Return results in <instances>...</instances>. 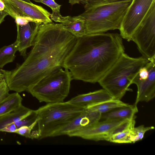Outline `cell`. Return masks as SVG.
<instances>
[{"mask_svg":"<svg viewBox=\"0 0 155 155\" xmlns=\"http://www.w3.org/2000/svg\"><path fill=\"white\" fill-rule=\"evenodd\" d=\"M155 0H132L119 29L122 38L129 41Z\"/></svg>","mask_w":155,"mask_h":155,"instance_id":"obj_9","label":"cell"},{"mask_svg":"<svg viewBox=\"0 0 155 155\" xmlns=\"http://www.w3.org/2000/svg\"><path fill=\"white\" fill-rule=\"evenodd\" d=\"M122 38L117 33L86 34L77 38L63 68L73 79L98 82L124 52Z\"/></svg>","mask_w":155,"mask_h":155,"instance_id":"obj_2","label":"cell"},{"mask_svg":"<svg viewBox=\"0 0 155 155\" xmlns=\"http://www.w3.org/2000/svg\"><path fill=\"white\" fill-rule=\"evenodd\" d=\"M72 80L68 69L59 68L40 80L28 92L40 102H63L69 93Z\"/></svg>","mask_w":155,"mask_h":155,"instance_id":"obj_6","label":"cell"},{"mask_svg":"<svg viewBox=\"0 0 155 155\" xmlns=\"http://www.w3.org/2000/svg\"><path fill=\"white\" fill-rule=\"evenodd\" d=\"M129 104L121 100L112 98L89 106L85 109L103 114Z\"/></svg>","mask_w":155,"mask_h":155,"instance_id":"obj_18","label":"cell"},{"mask_svg":"<svg viewBox=\"0 0 155 155\" xmlns=\"http://www.w3.org/2000/svg\"><path fill=\"white\" fill-rule=\"evenodd\" d=\"M131 40L142 57L149 61L155 60V2L134 32Z\"/></svg>","mask_w":155,"mask_h":155,"instance_id":"obj_7","label":"cell"},{"mask_svg":"<svg viewBox=\"0 0 155 155\" xmlns=\"http://www.w3.org/2000/svg\"><path fill=\"white\" fill-rule=\"evenodd\" d=\"M112 98L108 93L103 89L79 94L68 101L74 105L85 108L89 106Z\"/></svg>","mask_w":155,"mask_h":155,"instance_id":"obj_14","label":"cell"},{"mask_svg":"<svg viewBox=\"0 0 155 155\" xmlns=\"http://www.w3.org/2000/svg\"><path fill=\"white\" fill-rule=\"evenodd\" d=\"M149 61L142 56L130 57L123 53L98 83L112 98L121 100L138 74L140 69Z\"/></svg>","mask_w":155,"mask_h":155,"instance_id":"obj_3","label":"cell"},{"mask_svg":"<svg viewBox=\"0 0 155 155\" xmlns=\"http://www.w3.org/2000/svg\"><path fill=\"white\" fill-rule=\"evenodd\" d=\"M135 124H133L121 131L114 134L110 137L109 141L118 143H131L130 139L131 130Z\"/></svg>","mask_w":155,"mask_h":155,"instance_id":"obj_21","label":"cell"},{"mask_svg":"<svg viewBox=\"0 0 155 155\" xmlns=\"http://www.w3.org/2000/svg\"><path fill=\"white\" fill-rule=\"evenodd\" d=\"M146 65L149 71L147 78L142 80L137 74L132 82V84H135L137 87V96L134 103L136 105L140 102H148L155 96V60L149 61Z\"/></svg>","mask_w":155,"mask_h":155,"instance_id":"obj_11","label":"cell"},{"mask_svg":"<svg viewBox=\"0 0 155 155\" xmlns=\"http://www.w3.org/2000/svg\"><path fill=\"white\" fill-rule=\"evenodd\" d=\"M138 75L142 80H145L149 76V71L146 65L140 69Z\"/></svg>","mask_w":155,"mask_h":155,"instance_id":"obj_29","label":"cell"},{"mask_svg":"<svg viewBox=\"0 0 155 155\" xmlns=\"http://www.w3.org/2000/svg\"><path fill=\"white\" fill-rule=\"evenodd\" d=\"M28 3H31L30 0H21Z\"/></svg>","mask_w":155,"mask_h":155,"instance_id":"obj_36","label":"cell"},{"mask_svg":"<svg viewBox=\"0 0 155 155\" xmlns=\"http://www.w3.org/2000/svg\"><path fill=\"white\" fill-rule=\"evenodd\" d=\"M135 119H113L100 120L70 134L76 137L95 141H109L114 134L121 131L130 125L135 124Z\"/></svg>","mask_w":155,"mask_h":155,"instance_id":"obj_8","label":"cell"},{"mask_svg":"<svg viewBox=\"0 0 155 155\" xmlns=\"http://www.w3.org/2000/svg\"><path fill=\"white\" fill-rule=\"evenodd\" d=\"M138 111L137 105L135 104L132 105L129 104L127 106L102 114L101 120L127 119L133 120L136 118L135 114Z\"/></svg>","mask_w":155,"mask_h":155,"instance_id":"obj_16","label":"cell"},{"mask_svg":"<svg viewBox=\"0 0 155 155\" xmlns=\"http://www.w3.org/2000/svg\"><path fill=\"white\" fill-rule=\"evenodd\" d=\"M5 8V5L2 0H0V11H3Z\"/></svg>","mask_w":155,"mask_h":155,"instance_id":"obj_32","label":"cell"},{"mask_svg":"<svg viewBox=\"0 0 155 155\" xmlns=\"http://www.w3.org/2000/svg\"><path fill=\"white\" fill-rule=\"evenodd\" d=\"M10 91L5 79L0 82V103L9 94Z\"/></svg>","mask_w":155,"mask_h":155,"instance_id":"obj_27","label":"cell"},{"mask_svg":"<svg viewBox=\"0 0 155 155\" xmlns=\"http://www.w3.org/2000/svg\"><path fill=\"white\" fill-rule=\"evenodd\" d=\"M22 98L19 93L10 94L0 103V117L18 108L21 104Z\"/></svg>","mask_w":155,"mask_h":155,"instance_id":"obj_19","label":"cell"},{"mask_svg":"<svg viewBox=\"0 0 155 155\" xmlns=\"http://www.w3.org/2000/svg\"><path fill=\"white\" fill-rule=\"evenodd\" d=\"M17 129L15 123L13 122L6 126L2 130L1 132L14 133Z\"/></svg>","mask_w":155,"mask_h":155,"instance_id":"obj_30","label":"cell"},{"mask_svg":"<svg viewBox=\"0 0 155 155\" xmlns=\"http://www.w3.org/2000/svg\"><path fill=\"white\" fill-rule=\"evenodd\" d=\"M132 0L103 2L85 8L83 13L76 17L85 21L86 35L119 30Z\"/></svg>","mask_w":155,"mask_h":155,"instance_id":"obj_4","label":"cell"},{"mask_svg":"<svg viewBox=\"0 0 155 155\" xmlns=\"http://www.w3.org/2000/svg\"><path fill=\"white\" fill-rule=\"evenodd\" d=\"M153 126L145 127L143 125H141L131 129L130 135V141L131 143L142 140L143 138L144 135L147 131L154 129Z\"/></svg>","mask_w":155,"mask_h":155,"instance_id":"obj_23","label":"cell"},{"mask_svg":"<svg viewBox=\"0 0 155 155\" xmlns=\"http://www.w3.org/2000/svg\"><path fill=\"white\" fill-rule=\"evenodd\" d=\"M37 120V115L36 110H32L26 116L15 123L18 128L22 126H29Z\"/></svg>","mask_w":155,"mask_h":155,"instance_id":"obj_25","label":"cell"},{"mask_svg":"<svg viewBox=\"0 0 155 155\" xmlns=\"http://www.w3.org/2000/svg\"><path fill=\"white\" fill-rule=\"evenodd\" d=\"M125 0H104V2H118L121 1Z\"/></svg>","mask_w":155,"mask_h":155,"instance_id":"obj_33","label":"cell"},{"mask_svg":"<svg viewBox=\"0 0 155 155\" xmlns=\"http://www.w3.org/2000/svg\"><path fill=\"white\" fill-rule=\"evenodd\" d=\"M5 74L0 73V82L3 79H5Z\"/></svg>","mask_w":155,"mask_h":155,"instance_id":"obj_34","label":"cell"},{"mask_svg":"<svg viewBox=\"0 0 155 155\" xmlns=\"http://www.w3.org/2000/svg\"><path fill=\"white\" fill-rule=\"evenodd\" d=\"M15 19L16 25H26L31 21L35 22L31 18L26 17H16Z\"/></svg>","mask_w":155,"mask_h":155,"instance_id":"obj_28","label":"cell"},{"mask_svg":"<svg viewBox=\"0 0 155 155\" xmlns=\"http://www.w3.org/2000/svg\"><path fill=\"white\" fill-rule=\"evenodd\" d=\"M35 2L42 3L49 7L52 10L50 17L51 20L61 23L63 17L60 12L61 5L58 4L54 0H33Z\"/></svg>","mask_w":155,"mask_h":155,"instance_id":"obj_22","label":"cell"},{"mask_svg":"<svg viewBox=\"0 0 155 155\" xmlns=\"http://www.w3.org/2000/svg\"><path fill=\"white\" fill-rule=\"evenodd\" d=\"M4 11L15 19L19 16L29 17L35 22L47 24L52 22L51 14L42 6L21 0H2Z\"/></svg>","mask_w":155,"mask_h":155,"instance_id":"obj_10","label":"cell"},{"mask_svg":"<svg viewBox=\"0 0 155 155\" xmlns=\"http://www.w3.org/2000/svg\"><path fill=\"white\" fill-rule=\"evenodd\" d=\"M61 23L66 31L77 38L86 35L85 22L83 19L76 16H63Z\"/></svg>","mask_w":155,"mask_h":155,"instance_id":"obj_15","label":"cell"},{"mask_svg":"<svg viewBox=\"0 0 155 155\" xmlns=\"http://www.w3.org/2000/svg\"><path fill=\"white\" fill-rule=\"evenodd\" d=\"M8 15L5 11H0V24L3 22L5 17Z\"/></svg>","mask_w":155,"mask_h":155,"instance_id":"obj_31","label":"cell"},{"mask_svg":"<svg viewBox=\"0 0 155 155\" xmlns=\"http://www.w3.org/2000/svg\"><path fill=\"white\" fill-rule=\"evenodd\" d=\"M41 22H30L26 25H16L18 51L20 55L26 58L28 48L33 46Z\"/></svg>","mask_w":155,"mask_h":155,"instance_id":"obj_13","label":"cell"},{"mask_svg":"<svg viewBox=\"0 0 155 155\" xmlns=\"http://www.w3.org/2000/svg\"><path fill=\"white\" fill-rule=\"evenodd\" d=\"M77 39L61 23L41 24L33 47L24 61L15 69L6 71L5 79L9 90L28 92L43 78L63 68Z\"/></svg>","mask_w":155,"mask_h":155,"instance_id":"obj_1","label":"cell"},{"mask_svg":"<svg viewBox=\"0 0 155 155\" xmlns=\"http://www.w3.org/2000/svg\"><path fill=\"white\" fill-rule=\"evenodd\" d=\"M101 114L85 108L79 115L57 131L53 137L63 135L68 136L76 131L99 121Z\"/></svg>","mask_w":155,"mask_h":155,"instance_id":"obj_12","label":"cell"},{"mask_svg":"<svg viewBox=\"0 0 155 155\" xmlns=\"http://www.w3.org/2000/svg\"><path fill=\"white\" fill-rule=\"evenodd\" d=\"M18 51V43L16 41L13 43L0 48V68L7 64L12 62L15 58V54Z\"/></svg>","mask_w":155,"mask_h":155,"instance_id":"obj_20","label":"cell"},{"mask_svg":"<svg viewBox=\"0 0 155 155\" xmlns=\"http://www.w3.org/2000/svg\"><path fill=\"white\" fill-rule=\"evenodd\" d=\"M6 71L0 68V73H5Z\"/></svg>","mask_w":155,"mask_h":155,"instance_id":"obj_35","label":"cell"},{"mask_svg":"<svg viewBox=\"0 0 155 155\" xmlns=\"http://www.w3.org/2000/svg\"><path fill=\"white\" fill-rule=\"evenodd\" d=\"M85 108L68 102L47 104L36 110L38 139L53 137L61 128L79 115Z\"/></svg>","mask_w":155,"mask_h":155,"instance_id":"obj_5","label":"cell"},{"mask_svg":"<svg viewBox=\"0 0 155 155\" xmlns=\"http://www.w3.org/2000/svg\"><path fill=\"white\" fill-rule=\"evenodd\" d=\"M37 120L28 126H23L17 128L14 133L32 139L33 133L38 129Z\"/></svg>","mask_w":155,"mask_h":155,"instance_id":"obj_24","label":"cell"},{"mask_svg":"<svg viewBox=\"0 0 155 155\" xmlns=\"http://www.w3.org/2000/svg\"><path fill=\"white\" fill-rule=\"evenodd\" d=\"M22 104L16 110L0 117V132L8 124L24 118L32 111Z\"/></svg>","mask_w":155,"mask_h":155,"instance_id":"obj_17","label":"cell"},{"mask_svg":"<svg viewBox=\"0 0 155 155\" xmlns=\"http://www.w3.org/2000/svg\"><path fill=\"white\" fill-rule=\"evenodd\" d=\"M104 2V0H69V2L72 5L80 3L84 5L86 8L90 6Z\"/></svg>","mask_w":155,"mask_h":155,"instance_id":"obj_26","label":"cell"}]
</instances>
